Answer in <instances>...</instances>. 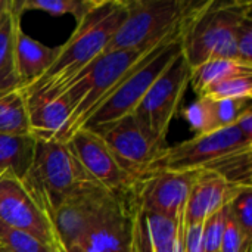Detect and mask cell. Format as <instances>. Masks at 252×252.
Here are the masks:
<instances>
[{
    "mask_svg": "<svg viewBox=\"0 0 252 252\" xmlns=\"http://www.w3.org/2000/svg\"><path fill=\"white\" fill-rule=\"evenodd\" d=\"M127 15L126 0H94L90 10L77 22L68 41L47 72L25 89L27 96L55 97L62 87L92 61L100 56Z\"/></svg>",
    "mask_w": 252,
    "mask_h": 252,
    "instance_id": "cell-1",
    "label": "cell"
},
{
    "mask_svg": "<svg viewBox=\"0 0 252 252\" xmlns=\"http://www.w3.org/2000/svg\"><path fill=\"white\" fill-rule=\"evenodd\" d=\"M250 13V0L196 1L180 31L182 53L190 69L211 59H236V32Z\"/></svg>",
    "mask_w": 252,
    "mask_h": 252,
    "instance_id": "cell-2",
    "label": "cell"
},
{
    "mask_svg": "<svg viewBox=\"0 0 252 252\" xmlns=\"http://www.w3.org/2000/svg\"><path fill=\"white\" fill-rule=\"evenodd\" d=\"M24 188L50 219L71 196L99 186L75 158L68 142L37 140Z\"/></svg>",
    "mask_w": 252,
    "mask_h": 252,
    "instance_id": "cell-3",
    "label": "cell"
},
{
    "mask_svg": "<svg viewBox=\"0 0 252 252\" xmlns=\"http://www.w3.org/2000/svg\"><path fill=\"white\" fill-rule=\"evenodd\" d=\"M148 52L149 50L105 52L62 87L58 96L65 100L69 109L62 142H68L74 133L84 127L100 102Z\"/></svg>",
    "mask_w": 252,
    "mask_h": 252,
    "instance_id": "cell-4",
    "label": "cell"
},
{
    "mask_svg": "<svg viewBox=\"0 0 252 252\" xmlns=\"http://www.w3.org/2000/svg\"><path fill=\"white\" fill-rule=\"evenodd\" d=\"M182 31V30H180ZM180 31L149 50L100 102L83 128H99L134 112L146 92L182 53Z\"/></svg>",
    "mask_w": 252,
    "mask_h": 252,
    "instance_id": "cell-5",
    "label": "cell"
},
{
    "mask_svg": "<svg viewBox=\"0 0 252 252\" xmlns=\"http://www.w3.org/2000/svg\"><path fill=\"white\" fill-rule=\"evenodd\" d=\"M127 15L105 52L151 50L182 30L193 0H126ZM103 52V53H105Z\"/></svg>",
    "mask_w": 252,
    "mask_h": 252,
    "instance_id": "cell-6",
    "label": "cell"
},
{
    "mask_svg": "<svg viewBox=\"0 0 252 252\" xmlns=\"http://www.w3.org/2000/svg\"><path fill=\"white\" fill-rule=\"evenodd\" d=\"M190 72L189 63L180 53L155 80L133 112L136 120L164 143L190 83Z\"/></svg>",
    "mask_w": 252,
    "mask_h": 252,
    "instance_id": "cell-7",
    "label": "cell"
},
{
    "mask_svg": "<svg viewBox=\"0 0 252 252\" xmlns=\"http://www.w3.org/2000/svg\"><path fill=\"white\" fill-rule=\"evenodd\" d=\"M252 149V140L247 139L236 126L213 133L198 134L190 140L164 148L151 171H193L204 170L223 157Z\"/></svg>",
    "mask_w": 252,
    "mask_h": 252,
    "instance_id": "cell-8",
    "label": "cell"
},
{
    "mask_svg": "<svg viewBox=\"0 0 252 252\" xmlns=\"http://www.w3.org/2000/svg\"><path fill=\"white\" fill-rule=\"evenodd\" d=\"M93 131L105 140L120 167L136 182L149 174L165 148V143L154 137L133 114Z\"/></svg>",
    "mask_w": 252,
    "mask_h": 252,
    "instance_id": "cell-9",
    "label": "cell"
},
{
    "mask_svg": "<svg viewBox=\"0 0 252 252\" xmlns=\"http://www.w3.org/2000/svg\"><path fill=\"white\" fill-rule=\"evenodd\" d=\"M133 190L109 195L97 217L68 252H131Z\"/></svg>",
    "mask_w": 252,
    "mask_h": 252,
    "instance_id": "cell-10",
    "label": "cell"
},
{
    "mask_svg": "<svg viewBox=\"0 0 252 252\" xmlns=\"http://www.w3.org/2000/svg\"><path fill=\"white\" fill-rule=\"evenodd\" d=\"M0 221L30 233L55 252H65L52 220L40 210L22 182L12 176L0 177Z\"/></svg>",
    "mask_w": 252,
    "mask_h": 252,
    "instance_id": "cell-11",
    "label": "cell"
},
{
    "mask_svg": "<svg viewBox=\"0 0 252 252\" xmlns=\"http://www.w3.org/2000/svg\"><path fill=\"white\" fill-rule=\"evenodd\" d=\"M196 174L198 170L152 171L136 183L133 189L134 201L149 213L183 224L185 207Z\"/></svg>",
    "mask_w": 252,
    "mask_h": 252,
    "instance_id": "cell-12",
    "label": "cell"
},
{
    "mask_svg": "<svg viewBox=\"0 0 252 252\" xmlns=\"http://www.w3.org/2000/svg\"><path fill=\"white\" fill-rule=\"evenodd\" d=\"M68 145L89 176L106 192L123 195L134 189L137 182L120 167L114 154L96 131L81 128L71 136Z\"/></svg>",
    "mask_w": 252,
    "mask_h": 252,
    "instance_id": "cell-13",
    "label": "cell"
},
{
    "mask_svg": "<svg viewBox=\"0 0 252 252\" xmlns=\"http://www.w3.org/2000/svg\"><path fill=\"white\" fill-rule=\"evenodd\" d=\"M109 195L111 193L106 192L103 188L93 186L66 199L52 214L50 220L63 251L68 252V250L89 229Z\"/></svg>",
    "mask_w": 252,
    "mask_h": 252,
    "instance_id": "cell-14",
    "label": "cell"
},
{
    "mask_svg": "<svg viewBox=\"0 0 252 252\" xmlns=\"http://www.w3.org/2000/svg\"><path fill=\"white\" fill-rule=\"evenodd\" d=\"M131 252H183V224L149 213L134 201Z\"/></svg>",
    "mask_w": 252,
    "mask_h": 252,
    "instance_id": "cell-15",
    "label": "cell"
},
{
    "mask_svg": "<svg viewBox=\"0 0 252 252\" xmlns=\"http://www.w3.org/2000/svg\"><path fill=\"white\" fill-rule=\"evenodd\" d=\"M239 189L242 188L230 186L213 171L198 170L185 207L183 229L201 226L208 217L223 210Z\"/></svg>",
    "mask_w": 252,
    "mask_h": 252,
    "instance_id": "cell-16",
    "label": "cell"
},
{
    "mask_svg": "<svg viewBox=\"0 0 252 252\" xmlns=\"http://www.w3.org/2000/svg\"><path fill=\"white\" fill-rule=\"evenodd\" d=\"M27 105L31 136H34L35 140L62 142V133L69 117V109L65 100L61 96H27Z\"/></svg>",
    "mask_w": 252,
    "mask_h": 252,
    "instance_id": "cell-17",
    "label": "cell"
},
{
    "mask_svg": "<svg viewBox=\"0 0 252 252\" xmlns=\"http://www.w3.org/2000/svg\"><path fill=\"white\" fill-rule=\"evenodd\" d=\"M16 69L19 75L21 89L25 90L37 83L52 66L59 55L58 47H49L30 35L22 28L16 32Z\"/></svg>",
    "mask_w": 252,
    "mask_h": 252,
    "instance_id": "cell-18",
    "label": "cell"
},
{
    "mask_svg": "<svg viewBox=\"0 0 252 252\" xmlns=\"http://www.w3.org/2000/svg\"><path fill=\"white\" fill-rule=\"evenodd\" d=\"M21 28V13L16 0L9 1V7L0 21V92L21 89L16 69V32Z\"/></svg>",
    "mask_w": 252,
    "mask_h": 252,
    "instance_id": "cell-19",
    "label": "cell"
},
{
    "mask_svg": "<svg viewBox=\"0 0 252 252\" xmlns=\"http://www.w3.org/2000/svg\"><path fill=\"white\" fill-rule=\"evenodd\" d=\"M35 142L31 134H0V177L12 176L22 182L31 167Z\"/></svg>",
    "mask_w": 252,
    "mask_h": 252,
    "instance_id": "cell-20",
    "label": "cell"
},
{
    "mask_svg": "<svg viewBox=\"0 0 252 252\" xmlns=\"http://www.w3.org/2000/svg\"><path fill=\"white\" fill-rule=\"evenodd\" d=\"M0 134H31L27 96L22 89L0 92Z\"/></svg>",
    "mask_w": 252,
    "mask_h": 252,
    "instance_id": "cell-21",
    "label": "cell"
},
{
    "mask_svg": "<svg viewBox=\"0 0 252 252\" xmlns=\"http://www.w3.org/2000/svg\"><path fill=\"white\" fill-rule=\"evenodd\" d=\"M238 75H252V66L236 59H211L192 69L189 84H192L195 93L201 96L210 86Z\"/></svg>",
    "mask_w": 252,
    "mask_h": 252,
    "instance_id": "cell-22",
    "label": "cell"
},
{
    "mask_svg": "<svg viewBox=\"0 0 252 252\" xmlns=\"http://www.w3.org/2000/svg\"><path fill=\"white\" fill-rule=\"evenodd\" d=\"M204 170L216 173L230 186L252 188V149L223 157Z\"/></svg>",
    "mask_w": 252,
    "mask_h": 252,
    "instance_id": "cell-23",
    "label": "cell"
},
{
    "mask_svg": "<svg viewBox=\"0 0 252 252\" xmlns=\"http://www.w3.org/2000/svg\"><path fill=\"white\" fill-rule=\"evenodd\" d=\"M93 3L94 0H16V7L21 15L27 10H40L52 16L72 15L78 22Z\"/></svg>",
    "mask_w": 252,
    "mask_h": 252,
    "instance_id": "cell-24",
    "label": "cell"
},
{
    "mask_svg": "<svg viewBox=\"0 0 252 252\" xmlns=\"http://www.w3.org/2000/svg\"><path fill=\"white\" fill-rule=\"evenodd\" d=\"M250 106H251V99H219V100L210 99L213 130L217 131L235 126L241 114Z\"/></svg>",
    "mask_w": 252,
    "mask_h": 252,
    "instance_id": "cell-25",
    "label": "cell"
},
{
    "mask_svg": "<svg viewBox=\"0 0 252 252\" xmlns=\"http://www.w3.org/2000/svg\"><path fill=\"white\" fill-rule=\"evenodd\" d=\"M201 96L210 99H251L252 75H238L220 83H216L205 89ZM199 97V96H198Z\"/></svg>",
    "mask_w": 252,
    "mask_h": 252,
    "instance_id": "cell-26",
    "label": "cell"
},
{
    "mask_svg": "<svg viewBox=\"0 0 252 252\" xmlns=\"http://www.w3.org/2000/svg\"><path fill=\"white\" fill-rule=\"evenodd\" d=\"M0 245L10 252H55L37 238L0 221Z\"/></svg>",
    "mask_w": 252,
    "mask_h": 252,
    "instance_id": "cell-27",
    "label": "cell"
},
{
    "mask_svg": "<svg viewBox=\"0 0 252 252\" xmlns=\"http://www.w3.org/2000/svg\"><path fill=\"white\" fill-rule=\"evenodd\" d=\"M230 217L250 236H252V188H242L227 204Z\"/></svg>",
    "mask_w": 252,
    "mask_h": 252,
    "instance_id": "cell-28",
    "label": "cell"
},
{
    "mask_svg": "<svg viewBox=\"0 0 252 252\" xmlns=\"http://www.w3.org/2000/svg\"><path fill=\"white\" fill-rule=\"evenodd\" d=\"M227 221V205L208 217L202 223V247L204 252H220V245Z\"/></svg>",
    "mask_w": 252,
    "mask_h": 252,
    "instance_id": "cell-29",
    "label": "cell"
},
{
    "mask_svg": "<svg viewBox=\"0 0 252 252\" xmlns=\"http://www.w3.org/2000/svg\"><path fill=\"white\" fill-rule=\"evenodd\" d=\"M185 120L190 124V127L198 134L213 133V121H211V108H210V99L199 96L190 106H188L183 111Z\"/></svg>",
    "mask_w": 252,
    "mask_h": 252,
    "instance_id": "cell-30",
    "label": "cell"
},
{
    "mask_svg": "<svg viewBox=\"0 0 252 252\" xmlns=\"http://www.w3.org/2000/svg\"><path fill=\"white\" fill-rule=\"evenodd\" d=\"M252 236L245 233L230 217L227 210V221L220 245V252H251Z\"/></svg>",
    "mask_w": 252,
    "mask_h": 252,
    "instance_id": "cell-31",
    "label": "cell"
},
{
    "mask_svg": "<svg viewBox=\"0 0 252 252\" xmlns=\"http://www.w3.org/2000/svg\"><path fill=\"white\" fill-rule=\"evenodd\" d=\"M236 59L252 66V13L244 18L236 32Z\"/></svg>",
    "mask_w": 252,
    "mask_h": 252,
    "instance_id": "cell-32",
    "label": "cell"
},
{
    "mask_svg": "<svg viewBox=\"0 0 252 252\" xmlns=\"http://www.w3.org/2000/svg\"><path fill=\"white\" fill-rule=\"evenodd\" d=\"M239 130H241V133L247 137V139H250L252 140V109L251 106L250 108H247L242 114H241V117L238 118V121H236V124H235Z\"/></svg>",
    "mask_w": 252,
    "mask_h": 252,
    "instance_id": "cell-33",
    "label": "cell"
},
{
    "mask_svg": "<svg viewBox=\"0 0 252 252\" xmlns=\"http://www.w3.org/2000/svg\"><path fill=\"white\" fill-rule=\"evenodd\" d=\"M9 1H10V0H0V21H1L4 12H6L7 7H9Z\"/></svg>",
    "mask_w": 252,
    "mask_h": 252,
    "instance_id": "cell-34",
    "label": "cell"
},
{
    "mask_svg": "<svg viewBox=\"0 0 252 252\" xmlns=\"http://www.w3.org/2000/svg\"><path fill=\"white\" fill-rule=\"evenodd\" d=\"M0 252H10V251H7L4 247H1V245H0Z\"/></svg>",
    "mask_w": 252,
    "mask_h": 252,
    "instance_id": "cell-35",
    "label": "cell"
}]
</instances>
